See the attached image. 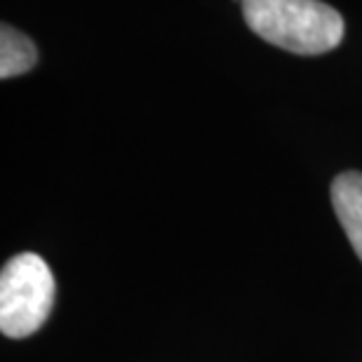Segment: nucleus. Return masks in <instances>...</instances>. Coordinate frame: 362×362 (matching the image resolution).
Returning <instances> with one entry per match:
<instances>
[{
  "instance_id": "20e7f679",
  "label": "nucleus",
  "mask_w": 362,
  "mask_h": 362,
  "mask_svg": "<svg viewBox=\"0 0 362 362\" xmlns=\"http://www.w3.org/2000/svg\"><path fill=\"white\" fill-rule=\"evenodd\" d=\"M35 64H38L35 42L10 24L0 26V78L10 81L31 71Z\"/></svg>"
},
{
  "instance_id": "7ed1b4c3",
  "label": "nucleus",
  "mask_w": 362,
  "mask_h": 362,
  "mask_svg": "<svg viewBox=\"0 0 362 362\" xmlns=\"http://www.w3.org/2000/svg\"><path fill=\"white\" fill-rule=\"evenodd\" d=\"M332 205L362 262V172H341L332 181Z\"/></svg>"
},
{
  "instance_id": "f03ea898",
  "label": "nucleus",
  "mask_w": 362,
  "mask_h": 362,
  "mask_svg": "<svg viewBox=\"0 0 362 362\" xmlns=\"http://www.w3.org/2000/svg\"><path fill=\"white\" fill-rule=\"evenodd\" d=\"M54 303V278L47 262L35 252H21L0 273V329L10 339H26L49 317Z\"/></svg>"
},
{
  "instance_id": "f257e3e1",
  "label": "nucleus",
  "mask_w": 362,
  "mask_h": 362,
  "mask_svg": "<svg viewBox=\"0 0 362 362\" xmlns=\"http://www.w3.org/2000/svg\"><path fill=\"white\" fill-rule=\"evenodd\" d=\"M259 38L292 54H325L344 40V17L322 0H240Z\"/></svg>"
}]
</instances>
